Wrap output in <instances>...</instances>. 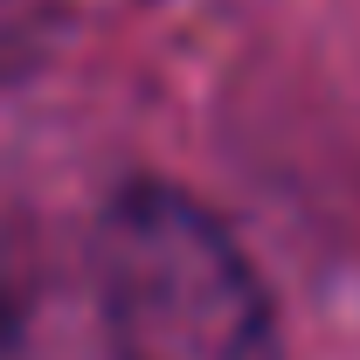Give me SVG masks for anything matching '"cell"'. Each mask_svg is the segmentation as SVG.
I'll return each mask as SVG.
<instances>
[{
  "instance_id": "1",
  "label": "cell",
  "mask_w": 360,
  "mask_h": 360,
  "mask_svg": "<svg viewBox=\"0 0 360 360\" xmlns=\"http://www.w3.org/2000/svg\"><path fill=\"white\" fill-rule=\"evenodd\" d=\"M97 291L118 360H277L270 291L180 187L139 180L104 208Z\"/></svg>"
}]
</instances>
